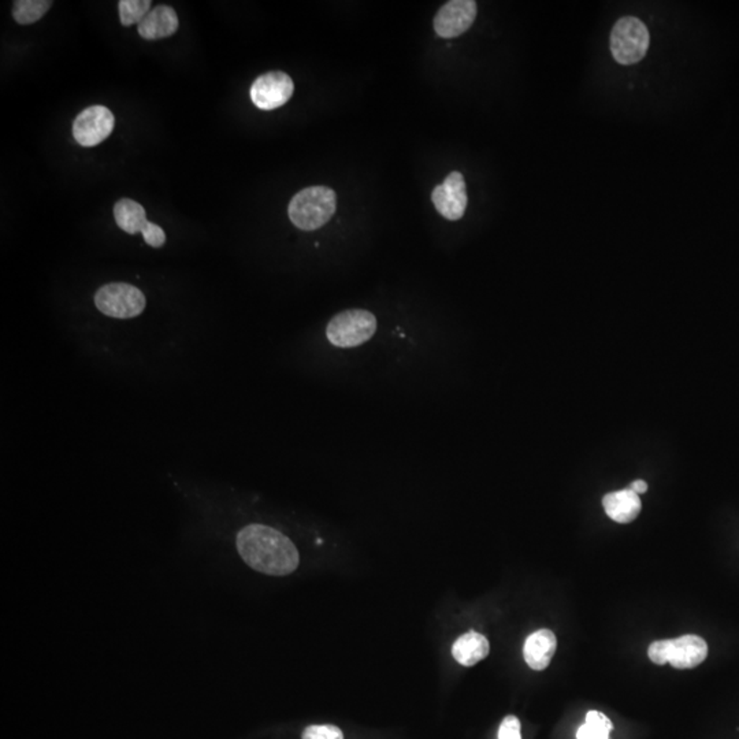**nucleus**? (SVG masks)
Listing matches in <instances>:
<instances>
[{"mask_svg":"<svg viewBox=\"0 0 739 739\" xmlns=\"http://www.w3.org/2000/svg\"><path fill=\"white\" fill-rule=\"evenodd\" d=\"M236 545L249 567L267 575L292 574L300 561L292 541L266 525H248L241 529Z\"/></svg>","mask_w":739,"mask_h":739,"instance_id":"obj_1","label":"nucleus"},{"mask_svg":"<svg viewBox=\"0 0 739 739\" xmlns=\"http://www.w3.org/2000/svg\"><path fill=\"white\" fill-rule=\"evenodd\" d=\"M336 192L328 187H310L296 193L288 215L296 228L311 231L322 228L336 214Z\"/></svg>","mask_w":739,"mask_h":739,"instance_id":"obj_2","label":"nucleus"},{"mask_svg":"<svg viewBox=\"0 0 739 739\" xmlns=\"http://www.w3.org/2000/svg\"><path fill=\"white\" fill-rule=\"evenodd\" d=\"M378 321L367 310L342 311L336 314L326 326V339L333 347L347 349L365 344L377 333Z\"/></svg>","mask_w":739,"mask_h":739,"instance_id":"obj_3","label":"nucleus"},{"mask_svg":"<svg viewBox=\"0 0 739 739\" xmlns=\"http://www.w3.org/2000/svg\"><path fill=\"white\" fill-rule=\"evenodd\" d=\"M648 656L659 666L669 663L676 669L694 668L707 659L708 645L699 635H682L676 640L651 642Z\"/></svg>","mask_w":739,"mask_h":739,"instance_id":"obj_4","label":"nucleus"},{"mask_svg":"<svg viewBox=\"0 0 739 739\" xmlns=\"http://www.w3.org/2000/svg\"><path fill=\"white\" fill-rule=\"evenodd\" d=\"M611 53L617 63L630 66L645 58L651 45V35L642 21L637 17H622L612 28Z\"/></svg>","mask_w":739,"mask_h":739,"instance_id":"obj_5","label":"nucleus"},{"mask_svg":"<svg viewBox=\"0 0 739 739\" xmlns=\"http://www.w3.org/2000/svg\"><path fill=\"white\" fill-rule=\"evenodd\" d=\"M94 300L100 313L117 319L140 315L147 304L144 293L126 282H112L99 288Z\"/></svg>","mask_w":739,"mask_h":739,"instance_id":"obj_6","label":"nucleus"},{"mask_svg":"<svg viewBox=\"0 0 739 739\" xmlns=\"http://www.w3.org/2000/svg\"><path fill=\"white\" fill-rule=\"evenodd\" d=\"M114 218L120 229L126 233H143L144 241L152 248H161L166 243L164 229L149 223L147 220L146 208L135 200H118L114 206Z\"/></svg>","mask_w":739,"mask_h":739,"instance_id":"obj_7","label":"nucleus"},{"mask_svg":"<svg viewBox=\"0 0 739 739\" xmlns=\"http://www.w3.org/2000/svg\"><path fill=\"white\" fill-rule=\"evenodd\" d=\"M115 118L105 105H91L80 113L73 123V136L82 147L103 143L114 130Z\"/></svg>","mask_w":739,"mask_h":739,"instance_id":"obj_8","label":"nucleus"},{"mask_svg":"<svg viewBox=\"0 0 739 739\" xmlns=\"http://www.w3.org/2000/svg\"><path fill=\"white\" fill-rule=\"evenodd\" d=\"M295 91L293 80L284 71H269L255 80L251 99L260 110H274L290 102Z\"/></svg>","mask_w":739,"mask_h":739,"instance_id":"obj_9","label":"nucleus"},{"mask_svg":"<svg viewBox=\"0 0 739 739\" xmlns=\"http://www.w3.org/2000/svg\"><path fill=\"white\" fill-rule=\"evenodd\" d=\"M432 200L444 218L459 221L465 215L468 205L467 188L462 172H450L442 184L432 189Z\"/></svg>","mask_w":739,"mask_h":739,"instance_id":"obj_10","label":"nucleus"},{"mask_svg":"<svg viewBox=\"0 0 739 739\" xmlns=\"http://www.w3.org/2000/svg\"><path fill=\"white\" fill-rule=\"evenodd\" d=\"M478 6L474 0H450L437 13L432 25L442 38H453L470 29L476 18Z\"/></svg>","mask_w":739,"mask_h":739,"instance_id":"obj_11","label":"nucleus"},{"mask_svg":"<svg viewBox=\"0 0 739 739\" xmlns=\"http://www.w3.org/2000/svg\"><path fill=\"white\" fill-rule=\"evenodd\" d=\"M180 21L176 10L161 4L154 7L138 25L139 33L146 40H161L170 38L179 29Z\"/></svg>","mask_w":739,"mask_h":739,"instance_id":"obj_12","label":"nucleus"},{"mask_svg":"<svg viewBox=\"0 0 739 739\" xmlns=\"http://www.w3.org/2000/svg\"><path fill=\"white\" fill-rule=\"evenodd\" d=\"M558 641L550 630L543 628L527 637L524 646V656L527 666L535 671H542L550 666L555 656Z\"/></svg>","mask_w":739,"mask_h":739,"instance_id":"obj_13","label":"nucleus"},{"mask_svg":"<svg viewBox=\"0 0 739 739\" xmlns=\"http://www.w3.org/2000/svg\"><path fill=\"white\" fill-rule=\"evenodd\" d=\"M602 506H604L605 512L608 516L617 524H630L633 520L637 519L641 512V500L635 491L632 489H623V491H612V493L605 494L602 499Z\"/></svg>","mask_w":739,"mask_h":739,"instance_id":"obj_14","label":"nucleus"},{"mask_svg":"<svg viewBox=\"0 0 739 739\" xmlns=\"http://www.w3.org/2000/svg\"><path fill=\"white\" fill-rule=\"evenodd\" d=\"M491 645L485 635L476 632H468L458 638L452 646V655L458 663L465 667H473L489 655Z\"/></svg>","mask_w":739,"mask_h":739,"instance_id":"obj_15","label":"nucleus"},{"mask_svg":"<svg viewBox=\"0 0 739 739\" xmlns=\"http://www.w3.org/2000/svg\"><path fill=\"white\" fill-rule=\"evenodd\" d=\"M53 2L48 0H18L13 7V17L21 25H30L45 17Z\"/></svg>","mask_w":739,"mask_h":739,"instance_id":"obj_16","label":"nucleus"},{"mask_svg":"<svg viewBox=\"0 0 739 739\" xmlns=\"http://www.w3.org/2000/svg\"><path fill=\"white\" fill-rule=\"evenodd\" d=\"M612 730L614 725L604 713L589 710L584 725L576 733V739H608Z\"/></svg>","mask_w":739,"mask_h":739,"instance_id":"obj_17","label":"nucleus"},{"mask_svg":"<svg viewBox=\"0 0 739 739\" xmlns=\"http://www.w3.org/2000/svg\"><path fill=\"white\" fill-rule=\"evenodd\" d=\"M120 9L121 24L123 27L140 24L146 15L151 12V2L149 0H121L118 4Z\"/></svg>","mask_w":739,"mask_h":739,"instance_id":"obj_18","label":"nucleus"},{"mask_svg":"<svg viewBox=\"0 0 739 739\" xmlns=\"http://www.w3.org/2000/svg\"><path fill=\"white\" fill-rule=\"evenodd\" d=\"M303 739H344V734L337 726L313 725L308 726L301 734Z\"/></svg>","mask_w":739,"mask_h":739,"instance_id":"obj_19","label":"nucleus"},{"mask_svg":"<svg viewBox=\"0 0 739 739\" xmlns=\"http://www.w3.org/2000/svg\"><path fill=\"white\" fill-rule=\"evenodd\" d=\"M499 739H522L520 722L516 716H507L499 728Z\"/></svg>","mask_w":739,"mask_h":739,"instance_id":"obj_20","label":"nucleus"},{"mask_svg":"<svg viewBox=\"0 0 739 739\" xmlns=\"http://www.w3.org/2000/svg\"><path fill=\"white\" fill-rule=\"evenodd\" d=\"M630 489L637 494L646 493V491H648V483H646L645 481L637 480L630 485Z\"/></svg>","mask_w":739,"mask_h":739,"instance_id":"obj_21","label":"nucleus"}]
</instances>
